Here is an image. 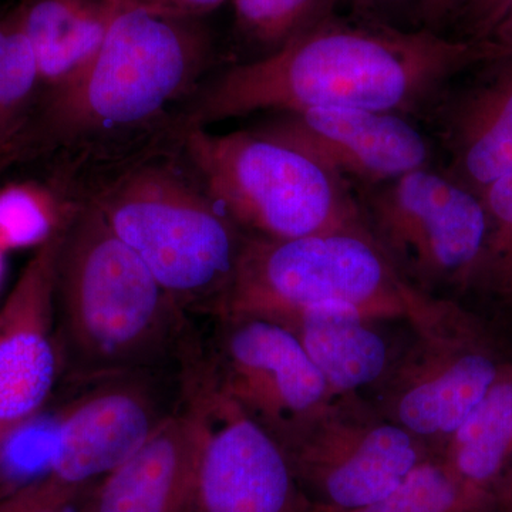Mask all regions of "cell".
Returning a JSON list of instances; mask_svg holds the SVG:
<instances>
[{"mask_svg": "<svg viewBox=\"0 0 512 512\" xmlns=\"http://www.w3.org/2000/svg\"><path fill=\"white\" fill-rule=\"evenodd\" d=\"M504 53L511 52L494 42H464L336 13L271 55L202 83L185 104L181 130L259 111L356 109L420 120L457 74Z\"/></svg>", "mask_w": 512, "mask_h": 512, "instance_id": "1", "label": "cell"}, {"mask_svg": "<svg viewBox=\"0 0 512 512\" xmlns=\"http://www.w3.org/2000/svg\"><path fill=\"white\" fill-rule=\"evenodd\" d=\"M212 56L201 19L121 6L89 66L43 104L42 137L66 154L64 201L80 204L130 165L177 148L178 104L200 89Z\"/></svg>", "mask_w": 512, "mask_h": 512, "instance_id": "2", "label": "cell"}, {"mask_svg": "<svg viewBox=\"0 0 512 512\" xmlns=\"http://www.w3.org/2000/svg\"><path fill=\"white\" fill-rule=\"evenodd\" d=\"M62 379L191 369L202 342L192 318L89 204L63 222L55 289Z\"/></svg>", "mask_w": 512, "mask_h": 512, "instance_id": "3", "label": "cell"}, {"mask_svg": "<svg viewBox=\"0 0 512 512\" xmlns=\"http://www.w3.org/2000/svg\"><path fill=\"white\" fill-rule=\"evenodd\" d=\"M83 204L100 212L188 315H220L247 234L178 147L130 165Z\"/></svg>", "mask_w": 512, "mask_h": 512, "instance_id": "4", "label": "cell"}, {"mask_svg": "<svg viewBox=\"0 0 512 512\" xmlns=\"http://www.w3.org/2000/svg\"><path fill=\"white\" fill-rule=\"evenodd\" d=\"M178 151L232 221L252 237L288 239L366 228L355 190L312 158L252 130H181Z\"/></svg>", "mask_w": 512, "mask_h": 512, "instance_id": "5", "label": "cell"}, {"mask_svg": "<svg viewBox=\"0 0 512 512\" xmlns=\"http://www.w3.org/2000/svg\"><path fill=\"white\" fill-rule=\"evenodd\" d=\"M410 286L366 228L272 239L247 235L220 315L284 322L323 302L355 305L370 319H404Z\"/></svg>", "mask_w": 512, "mask_h": 512, "instance_id": "6", "label": "cell"}, {"mask_svg": "<svg viewBox=\"0 0 512 512\" xmlns=\"http://www.w3.org/2000/svg\"><path fill=\"white\" fill-rule=\"evenodd\" d=\"M406 320L412 343L396 353L370 402L440 454L508 365L478 320L453 298L410 286Z\"/></svg>", "mask_w": 512, "mask_h": 512, "instance_id": "7", "label": "cell"}, {"mask_svg": "<svg viewBox=\"0 0 512 512\" xmlns=\"http://www.w3.org/2000/svg\"><path fill=\"white\" fill-rule=\"evenodd\" d=\"M355 194L370 237L402 281L434 298L467 291L487 237L480 195L436 165Z\"/></svg>", "mask_w": 512, "mask_h": 512, "instance_id": "8", "label": "cell"}, {"mask_svg": "<svg viewBox=\"0 0 512 512\" xmlns=\"http://www.w3.org/2000/svg\"><path fill=\"white\" fill-rule=\"evenodd\" d=\"M276 443L309 500L333 510H357L382 500L434 456L359 393L332 397Z\"/></svg>", "mask_w": 512, "mask_h": 512, "instance_id": "9", "label": "cell"}, {"mask_svg": "<svg viewBox=\"0 0 512 512\" xmlns=\"http://www.w3.org/2000/svg\"><path fill=\"white\" fill-rule=\"evenodd\" d=\"M53 423L47 473L93 487L184 406L190 369L137 370L82 384Z\"/></svg>", "mask_w": 512, "mask_h": 512, "instance_id": "10", "label": "cell"}, {"mask_svg": "<svg viewBox=\"0 0 512 512\" xmlns=\"http://www.w3.org/2000/svg\"><path fill=\"white\" fill-rule=\"evenodd\" d=\"M190 389L202 433L192 512H318L281 446L218 389L204 363Z\"/></svg>", "mask_w": 512, "mask_h": 512, "instance_id": "11", "label": "cell"}, {"mask_svg": "<svg viewBox=\"0 0 512 512\" xmlns=\"http://www.w3.org/2000/svg\"><path fill=\"white\" fill-rule=\"evenodd\" d=\"M202 362L212 382L275 440L332 399L295 333L254 316L217 319Z\"/></svg>", "mask_w": 512, "mask_h": 512, "instance_id": "12", "label": "cell"}, {"mask_svg": "<svg viewBox=\"0 0 512 512\" xmlns=\"http://www.w3.org/2000/svg\"><path fill=\"white\" fill-rule=\"evenodd\" d=\"M62 237L63 224L37 247L0 306V466L10 443L39 419L62 379L55 316Z\"/></svg>", "mask_w": 512, "mask_h": 512, "instance_id": "13", "label": "cell"}, {"mask_svg": "<svg viewBox=\"0 0 512 512\" xmlns=\"http://www.w3.org/2000/svg\"><path fill=\"white\" fill-rule=\"evenodd\" d=\"M252 131L312 158L353 190L387 183L436 163L427 131L400 114L308 109L278 113Z\"/></svg>", "mask_w": 512, "mask_h": 512, "instance_id": "14", "label": "cell"}, {"mask_svg": "<svg viewBox=\"0 0 512 512\" xmlns=\"http://www.w3.org/2000/svg\"><path fill=\"white\" fill-rule=\"evenodd\" d=\"M420 120L443 157L440 170L481 197L512 173V53L457 74Z\"/></svg>", "mask_w": 512, "mask_h": 512, "instance_id": "15", "label": "cell"}, {"mask_svg": "<svg viewBox=\"0 0 512 512\" xmlns=\"http://www.w3.org/2000/svg\"><path fill=\"white\" fill-rule=\"evenodd\" d=\"M201 436L190 389L184 406L94 485L80 512H192Z\"/></svg>", "mask_w": 512, "mask_h": 512, "instance_id": "16", "label": "cell"}, {"mask_svg": "<svg viewBox=\"0 0 512 512\" xmlns=\"http://www.w3.org/2000/svg\"><path fill=\"white\" fill-rule=\"evenodd\" d=\"M376 323L350 303L323 302L281 325L295 333L335 397L375 389L390 369L396 353Z\"/></svg>", "mask_w": 512, "mask_h": 512, "instance_id": "17", "label": "cell"}, {"mask_svg": "<svg viewBox=\"0 0 512 512\" xmlns=\"http://www.w3.org/2000/svg\"><path fill=\"white\" fill-rule=\"evenodd\" d=\"M119 0H23L19 18L46 96L69 86L99 52Z\"/></svg>", "mask_w": 512, "mask_h": 512, "instance_id": "18", "label": "cell"}, {"mask_svg": "<svg viewBox=\"0 0 512 512\" xmlns=\"http://www.w3.org/2000/svg\"><path fill=\"white\" fill-rule=\"evenodd\" d=\"M468 497L494 512L512 474V366L485 394L439 454Z\"/></svg>", "mask_w": 512, "mask_h": 512, "instance_id": "19", "label": "cell"}, {"mask_svg": "<svg viewBox=\"0 0 512 512\" xmlns=\"http://www.w3.org/2000/svg\"><path fill=\"white\" fill-rule=\"evenodd\" d=\"M40 89L35 55L15 9L0 19V154L19 143Z\"/></svg>", "mask_w": 512, "mask_h": 512, "instance_id": "20", "label": "cell"}, {"mask_svg": "<svg viewBox=\"0 0 512 512\" xmlns=\"http://www.w3.org/2000/svg\"><path fill=\"white\" fill-rule=\"evenodd\" d=\"M342 3L345 0H232L235 29L259 59L332 18Z\"/></svg>", "mask_w": 512, "mask_h": 512, "instance_id": "21", "label": "cell"}, {"mask_svg": "<svg viewBox=\"0 0 512 512\" xmlns=\"http://www.w3.org/2000/svg\"><path fill=\"white\" fill-rule=\"evenodd\" d=\"M318 512H485L463 490L443 458L434 454L376 503L357 510L319 507Z\"/></svg>", "mask_w": 512, "mask_h": 512, "instance_id": "22", "label": "cell"}, {"mask_svg": "<svg viewBox=\"0 0 512 512\" xmlns=\"http://www.w3.org/2000/svg\"><path fill=\"white\" fill-rule=\"evenodd\" d=\"M487 237L468 289L493 296L512 308V173L481 194Z\"/></svg>", "mask_w": 512, "mask_h": 512, "instance_id": "23", "label": "cell"}, {"mask_svg": "<svg viewBox=\"0 0 512 512\" xmlns=\"http://www.w3.org/2000/svg\"><path fill=\"white\" fill-rule=\"evenodd\" d=\"M69 207L72 205L60 207L57 195L35 185L3 188L0 190V247L42 244L67 217L56 215Z\"/></svg>", "mask_w": 512, "mask_h": 512, "instance_id": "24", "label": "cell"}, {"mask_svg": "<svg viewBox=\"0 0 512 512\" xmlns=\"http://www.w3.org/2000/svg\"><path fill=\"white\" fill-rule=\"evenodd\" d=\"M511 10L512 0H448L430 30L464 42H491Z\"/></svg>", "mask_w": 512, "mask_h": 512, "instance_id": "25", "label": "cell"}, {"mask_svg": "<svg viewBox=\"0 0 512 512\" xmlns=\"http://www.w3.org/2000/svg\"><path fill=\"white\" fill-rule=\"evenodd\" d=\"M93 487H74L43 474L3 490L0 512H80Z\"/></svg>", "mask_w": 512, "mask_h": 512, "instance_id": "26", "label": "cell"}, {"mask_svg": "<svg viewBox=\"0 0 512 512\" xmlns=\"http://www.w3.org/2000/svg\"><path fill=\"white\" fill-rule=\"evenodd\" d=\"M123 8L144 10L180 19H201L220 9L227 0H119Z\"/></svg>", "mask_w": 512, "mask_h": 512, "instance_id": "27", "label": "cell"}, {"mask_svg": "<svg viewBox=\"0 0 512 512\" xmlns=\"http://www.w3.org/2000/svg\"><path fill=\"white\" fill-rule=\"evenodd\" d=\"M412 2L414 3V8H416L417 0H345V3H349L352 6L353 13L380 20H384L383 16L389 10L400 8V6Z\"/></svg>", "mask_w": 512, "mask_h": 512, "instance_id": "28", "label": "cell"}, {"mask_svg": "<svg viewBox=\"0 0 512 512\" xmlns=\"http://www.w3.org/2000/svg\"><path fill=\"white\" fill-rule=\"evenodd\" d=\"M448 0H417L416 13L421 22H430L440 15Z\"/></svg>", "mask_w": 512, "mask_h": 512, "instance_id": "29", "label": "cell"}, {"mask_svg": "<svg viewBox=\"0 0 512 512\" xmlns=\"http://www.w3.org/2000/svg\"><path fill=\"white\" fill-rule=\"evenodd\" d=\"M491 42L505 47V49L510 50L512 53V10L510 15L495 30L493 37H491Z\"/></svg>", "mask_w": 512, "mask_h": 512, "instance_id": "30", "label": "cell"}, {"mask_svg": "<svg viewBox=\"0 0 512 512\" xmlns=\"http://www.w3.org/2000/svg\"><path fill=\"white\" fill-rule=\"evenodd\" d=\"M494 512H512V474L498 497Z\"/></svg>", "mask_w": 512, "mask_h": 512, "instance_id": "31", "label": "cell"}]
</instances>
